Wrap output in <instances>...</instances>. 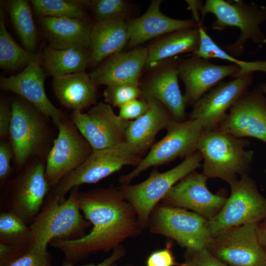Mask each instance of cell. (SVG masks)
<instances>
[{"label":"cell","instance_id":"ab89813d","mask_svg":"<svg viewBox=\"0 0 266 266\" xmlns=\"http://www.w3.org/2000/svg\"><path fill=\"white\" fill-rule=\"evenodd\" d=\"M147 266H174L175 260L169 248L157 251L148 257Z\"/></svg>","mask_w":266,"mask_h":266},{"label":"cell","instance_id":"603a6c76","mask_svg":"<svg viewBox=\"0 0 266 266\" xmlns=\"http://www.w3.org/2000/svg\"><path fill=\"white\" fill-rule=\"evenodd\" d=\"M38 23L48 46L62 49H89L93 26L89 19L70 17H38Z\"/></svg>","mask_w":266,"mask_h":266},{"label":"cell","instance_id":"d6a6232c","mask_svg":"<svg viewBox=\"0 0 266 266\" xmlns=\"http://www.w3.org/2000/svg\"><path fill=\"white\" fill-rule=\"evenodd\" d=\"M30 238V225L15 214L1 211L0 243L23 248L27 250Z\"/></svg>","mask_w":266,"mask_h":266},{"label":"cell","instance_id":"9c48e42d","mask_svg":"<svg viewBox=\"0 0 266 266\" xmlns=\"http://www.w3.org/2000/svg\"><path fill=\"white\" fill-rule=\"evenodd\" d=\"M40 160L25 165L2 197V211L12 213L30 225L40 211L50 192Z\"/></svg>","mask_w":266,"mask_h":266},{"label":"cell","instance_id":"b9f144b4","mask_svg":"<svg viewBox=\"0 0 266 266\" xmlns=\"http://www.w3.org/2000/svg\"><path fill=\"white\" fill-rule=\"evenodd\" d=\"M26 251L23 248L0 243V266H6Z\"/></svg>","mask_w":266,"mask_h":266},{"label":"cell","instance_id":"ba28073f","mask_svg":"<svg viewBox=\"0 0 266 266\" xmlns=\"http://www.w3.org/2000/svg\"><path fill=\"white\" fill-rule=\"evenodd\" d=\"M229 197L219 212L208 219L213 237L231 228L259 223L266 218V198L248 174L230 185Z\"/></svg>","mask_w":266,"mask_h":266},{"label":"cell","instance_id":"4dcf8cb0","mask_svg":"<svg viewBox=\"0 0 266 266\" xmlns=\"http://www.w3.org/2000/svg\"><path fill=\"white\" fill-rule=\"evenodd\" d=\"M37 54L24 49L18 45L8 33L0 11V66L8 70L25 68L34 60Z\"/></svg>","mask_w":266,"mask_h":266},{"label":"cell","instance_id":"f907efd6","mask_svg":"<svg viewBox=\"0 0 266 266\" xmlns=\"http://www.w3.org/2000/svg\"><path fill=\"white\" fill-rule=\"evenodd\" d=\"M112 266H114V265H112Z\"/></svg>","mask_w":266,"mask_h":266},{"label":"cell","instance_id":"836d02e7","mask_svg":"<svg viewBox=\"0 0 266 266\" xmlns=\"http://www.w3.org/2000/svg\"><path fill=\"white\" fill-rule=\"evenodd\" d=\"M141 95L138 85L131 84L107 86L103 92L104 102L119 108Z\"/></svg>","mask_w":266,"mask_h":266},{"label":"cell","instance_id":"277c9868","mask_svg":"<svg viewBox=\"0 0 266 266\" xmlns=\"http://www.w3.org/2000/svg\"><path fill=\"white\" fill-rule=\"evenodd\" d=\"M249 145L247 140L217 129L203 130L197 145L203 162L202 173L230 185L238 175L248 174L254 158L253 151L245 149Z\"/></svg>","mask_w":266,"mask_h":266},{"label":"cell","instance_id":"6da1fadb","mask_svg":"<svg viewBox=\"0 0 266 266\" xmlns=\"http://www.w3.org/2000/svg\"><path fill=\"white\" fill-rule=\"evenodd\" d=\"M79 207L93 227L74 239H53L50 245L63 254L64 264H72L90 254L115 249L133 236L140 226L136 212L120 189L98 188L80 192Z\"/></svg>","mask_w":266,"mask_h":266},{"label":"cell","instance_id":"f35d334b","mask_svg":"<svg viewBox=\"0 0 266 266\" xmlns=\"http://www.w3.org/2000/svg\"><path fill=\"white\" fill-rule=\"evenodd\" d=\"M191 266H230L214 256L206 248L189 252Z\"/></svg>","mask_w":266,"mask_h":266},{"label":"cell","instance_id":"d6986e66","mask_svg":"<svg viewBox=\"0 0 266 266\" xmlns=\"http://www.w3.org/2000/svg\"><path fill=\"white\" fill-rule=\"evenodd\" d=\"M208 178L202 173H191L175 184L163 199L171 206L189 209L207 219L217 215L227 198L208 189Z\"/></svg>","mask_w":266,"mask_h":266},{"label":"cell","instance_id":"4fadbf2b","mask_svg":"<svg viewBox=\"0 0 266 266\" xmlns=\"http://www.w3.org/2000/svg\"><path fill=\"white\" fill-rule=\"evenodd\" d=\"M258 224L229 229L213 237L206 249L230 266H260L266 263V250L259 241Z\"/></svg>","mask_w":266,"mask_h":266},{"label":"cell","instance_id":"c3c4849f","mask_svg":"<svg viewBox=\"0 0 266 266\" xmlns=\"http://www.w3.org/2000/svg\"><path fill=\"white\" fill-rule=\"evenodd\" d=\"M260 266H266V263Z\"/></svg>","mask_w":266,"mask_h":266},{"label":"cell","instance_id":"ffe728a7","mask_svg":"<svg viewBox=\"0 0 266 266\" xmlns=\"http://www.w3.org/2000/svg\"><path fill=\"white\" fill-rule=\"evenodd\" d=\"M147 57V48L121 51L105 58L89 74L97 86L121 84L138 85Z\"/></svg>","mask_w":266,"mask_h":266},{"label":"cell","instance_id":"3957f363","mask_svg":"<svg viewBox=\"0 0 266 266\" xmlns=\"http://www.w3.org/2000/svg\"><path fill=\"white\" fill-rule=\"evenodd\" d=\"M200 13L202 23L207 14L215 16L211 26L213 31H223L230 27L239 30L240 34L235 42L221 46L235 57L243 54L248 40L259 47L266 45V35L260 28L266 22V6L241 0H206Z\"/></svg>","mask_w":266,"mask_h":266},{"label":"cell","instance_id":"7bdbcfd3","mask_svg":"<svg viewBox=\"0 0 266 266\" xmlns=\"http://www.w3.org/2000/svg\"><path fill=\"white\" fill-rule=\"evenodd\" d=\"M124 251L123 249L119 246L114 249L112 253L107 258L98 264H90L83 266H112L123 255ZM63 266H73L72 264H64Z\"/></svg>","mask_w":266,"mask_h":266},{"label":"cell","instance_id":"30bf717a","mask_svg":"<svg viewBox=\"0 0 266 266\" xmlns=\"http://www.w3.org/2000/svg\"><path fill=\"white\" fill-rule=\"evenodd\" d=\"M166 129V135L151 146L149 152L134 169L120 178V183L127 184L152 166L166 164L179 157L185 158L197 151L198 141L203 131L198 120H173Z\"/></svg>","mask_w":266,"mask_h":266},{"label":"cell","instance_id":"7402d4cb","mask_svg":"<svg viewBox=\"0 0 266 266\" xmlns=\"http://www.w3.org/2000/svg\"><path fill=\"white\" fill-rule=\"evenodd\" d=\"M161 2L160 0H152L143 15L128 22L129 48L172 32L198 27L193 19H177L164 15L160 9Z\"/></svg>","mask_w":266,"mask_h":266},{"label":"cell","instance_id":"5b68a950","mask_svg":"<svg viewBox=\"0 0 266 266\" xmlns=\"http://www.w3.org/2000/svg\"><path fill=\"white\" fill-rule=\"evenodd\" d=\"M142 154L126 141L113 147L93 150L86 160L52 187L50 193L62 202L67 193L74 187L97 183L124 166H137L142 159Z\"/></svg>","mask_w":266,"mask_h":266},{"label":"cell","instance_id":"bcb514c9","mask_svg":"<svg viewBox=\"0 0 266 266\" xmlns=\"http://www.w3.org/2000/svg\"><path fill=\"white\" fill-rule=\"evenodd\" d=\"M257 87L266 96V82L259 84Z\"/></svg>","mask_w":266,"mask_h":266},{"label":"cell","instance_id":"e575fe53","mask_svg":"<svg viewBox=\"0 0 266 266\" xmlns=\"http://www.w3.org/2000/svg\"><path fill=\"white\" fill-rule=\"evenodd\" d=\"M88 7L92 10L96 21L114 18H124L128 2L124 0H89Z\"/></svg>","mask_w":266,"mask_h":266},{"label":"cell","instance_id":"5bb4252c","mask_svg":"<svg viewBox=\"0 0 266 266\" xmlns=\"http://www.w3.org/2000/svg\"><path fill=\"white\" fill-rule=\"evenodd\" d=\"M70 119L93 150H100L126 141L130 121L123 119L112 106L103 102L95 105L85 113L73 111Z\"/></svg>","mask_w":266,"mask_h":266},{"label":"cell","instance_id":"d4e9b609","mask_svg":"<svg viewBox=\"0 0 266 266\" xmlns=\"http://www.w3.org/2000/svg\"><path fill=\"white\" fill-rule=\"evenodd\" d=\"M129 40L128 23L124 18L96 21L90 36L91 66L96 67L108 56L122 51Z\"/></svg>","mask_w":266,"mask_h":266},{"label":"cell","instance_id":"9a60e30c","mask_svg":"<svg viewBox=\"0 0 266 266\" xmlns=\"http://www.w3.org/2000/svg\"><path fill=\"white\" fill-rule=\"evenodd\" d=\"M253 74L218 84L194 104L190 119L198 120L204 131L217 129L227 117V110L248 91L253 82Z\"/></svg>","mask_w":266,"mask_h":266},{"label":"cell","instance_id":"f6af8a7d","mask_svg":"<svg viewBox=\"0 0 266 266\" xmlns=\"http://www.w3.org/2000/svg\"><path fill=\"white\" fill-rule=\"evenodd\" d=\"M258 230L260 242L266 250V218L258 224Z\"/></svg>","mask_w":266,"mask_h":266},{"label":"cell","instance_id":"816d5d0a","mask_svg":"<svg viewBox=\"0 0 266 266\" xmlns=\"http://www.w3.org/2000/svg\"></svg>","mask_w":266,"mask_h":266},{"label":"cell","instance_id":"f1b7e54d","mask_svg":"<svg viewBox=\"0 0 266 266\" xmlns=\"http://www.w3.org/2000/svg\"><path fill=\"white\" fill-rule=\"evenodd\" d=\"M198 28L200 34V44L198 50L193 55L208 60H222L237 66L239 70L233 78L257 71L262 72L266 74V60H241L226 52L216 43L207 33L203 24L199 23Z\"/></svg>","mask_w":266,"mask_h":266},{"label":"cell","instance_id":"1f68e13d","mask_svg":"<svg viewBox=\"0 0 266 266\" xmlns=\"http://www.w3.org/2000/svg\"><path fill=\"white\" fill-rule=\"evenodd\" d=\"M89 2L78 0H32L30 3L38 17L88 19L86 7H88Z\"/></svg>","mask_w":266,"mask_h":266},{"label":"cell","instance_id":"d590c367","mask_svg":"<svg viewBox=\"0 0 266 266\" xmlns=\"http://www.w3.org/2000/svg\"><path fill=\"white\" fill-rule=\"evenodd\" d=\"M6 266H51L48 252L27 250Z\"/></svg>","mask_w":266,"mask_h":266},{"label":"cell","instance_id":"f546056e","mask_svg":"<svg viewBox=\"0 0 266 266\" xmlns=\"http://www.w3.org/2000/svg\"><path fill=\"white\" fill-rule=\"evenodd\" d=\"M7 10L13 26L26 50L33 52L37 42V33L31 7L26 0H10Z\"/></svg>","mask_w":266,"mask_h":266},{"label":"cell","instance_id":"484cf974","mask_svg":"<svg viewBox=\"0 0 266 266\" xmlns=\"http://www.w3.org/2000/svg\"><path fill=\"white\" fill-rule=\"evenodd\" d=\"M52 88L61 104L73 111L96 103L97 85L85 71L53 78Z\"/></svg>","mask_w":266,"mask_h":266},{"label":"cell","instance_id":"8992f818","mask_svg":"<svg viewBox=\"0 0 266 266\" xmlns=\"http://www.w3.org/2000/svg\"><path fill=\"white\" fill-rule=\"evenodd\" d=\"M12 117L9 130L17 170L19 171L33 156L42 158L47 152L49 139L45 117L24 99L12 104Z\"/></svg>","mask_w":266,"mask_h":266},{"label":"cell","instance_id":"7c38bea8","mask_svg":"<svg viewBox=\"0 0 266 266\" xmlns=\"http://www.w3.org/2000/svg\"><path fill=\"white\" fill-rule=\"evenodd\" d=\"M59 133L46 155V178L51 186L81 165L93 149L71 119L66 116L57 126Z\"/></svg>","mask_w":266,"mask_h":266},{"label":"cell","instance_id":"7a4b0ae2","mask_svg":"<svg viewBox=\"0 0 266 266\" xmlns=\"http://www.w3.org/2000/svg\"><path fill=\"white\" fill-rule=\"evenodd\" d=\"M79 187L72 189L68 197L62 202L49 192L30 225L27 250L47 253V246L53 239H74L86 234L85 230L91 223L80 213Z\"/></svg>","mask_w":266,"mask_h":266},{"label":"cell","instance_id":"44dd1931","mask_svg":"<svg viewBox=\"0 0 266 266\" xmlns=\"http://www.w3.org/2000/svg\"><path fill=\"white\" fill-rule=\"evenodd\" d=\"M177 63L176 58L168 59L140 89L141 97L158 100L169 110L175 120L183 121L186 118V104L179 86Z\"/></svg>","mask_w":266,"mask_h":266},{"label":"cell","instance_id":"ac0fdd59","mask_svg":"<svg viewBox=\"0 0 266 266\" xmlns=\"http://www.w3.org/2000/svg\"><path fill=\"white\" fill-rule=\"evenodd\" d=\"M178 77L185 88L186 105H193L226 78L233 79L239 71L234 65H217L195 55L178 60Z\"/></svg>","mask_w":266,"mask_h":266},{"label":"cell","instance_id":"8d00e7d4","mask_svg":"<svg viewBox=\"0 0 266 266\" xmlns=\"http://www.w3.org/2000/svg\"><path fill=\"white\" fill-rule=\"evenodd\" d=\"M14 156L13 151L9 142L1 140L0 143V182L3 185L11 175L13 168L11 161Z\"/></svg>","mask_w":266,"mask_h":266},{"label":"cell","instance_id":"60d3db41","mask_svg":"<svg viewBox=\"0 0 266 266\" xmlns=\"http://www.w3.org/2000/svg\"><path fill=\"white\" fill-rule=\"evenodd\" d=\"M12 117L11 105L1 99L0 101V137L5 139L9 135V130Z\"/></svg>","mask_w":266,"mask_h":266},{"label":"cell","instance_id":"7dc6e473","mask_svg":"<svg viewBox=\"0 0 266 266\" xmlns=\"http://www.w3.org/2000/svg\"><path fill=\"white\" fill-rule=\"evenodd\" d=\"M180 266H191V265L190 263L187 261L185 263L182 264Z\"/></svg>","mask_w":266,"mask_h":266},{"label":"cell","instance_id":"2e32d148","mask_svg":"<svg viewBox=\"0 0 266 266\" xmlns=\"http://www.w3.org/2000/svg\"><path fill=\"white\" fill-rule=\"evenodd\" d=\"M216 129L238 138L252 137L266 144V96L257 87L244 93Z\"/></svg>","mask_w":266,"mask_h":266},{"label":"cell","instance_id":"4316f807","mask_svg":"<svg viewBox=\"0 0 266 266\" xmlns=\"http://www.w3.org/2000/svg\"><path fill=\"white\" fill-rule=\"evenodd\" d=\"M200 44L199 28L170 33L152 43L147 48L145 66L156 67L165 60L186 53L194 54Z\"/></svg>","mask_w":266,"mask_h":266},{"label":"cell","instance_id":"83f0119b","mask_svg":"<svg viewBox=\"0 0 266 266\" xmlns=\"http://www.w3.org/2000/svg\"><path fill=\"white\" fill-rule=\"evenodd\" d=\"M41 66L53 78L85 71L91 66L89 49H54L48 45L42 52Z\"/></svg>","mask_w":266,"mask_h":266},{"label":"cell","instance_id":"681fc988","mask_svg":"<svg viewBox=\"0 0 266 266\" xmlns=\"http://www.w3.org/2000/svg\"><path fill=\"white\" fill-rule=\"evenodd\" d=\"M265 173L266 174V168L265 170Z\"/></svg>","mask_w":266,"mask_h":266},{"label":"cell","instance_id":"ee69618b","mask_svg":"<svg viewBox=\"0 0 266 266\" xmlns=\"http://www.w3.org/2000/svg\"><path fill=\"white\" fill-rule=\"evenodd\" d=\"M188 4V8L192 11L193 19L198 23L200 22V15L199 14L200 8L203 4L201 1L200 0H186Z\"/></svg>","mask_w":266,"mask_h":266},{"label":"cell","instance_id":"74e56055","mask_svg":"<svg viewBox=\"0 0 266 266\" xmlns=\"http://www.w3.org/2000/svg\"><path fill=\"white\" fill-rule=\"evenodd\" d=\"M148 107V103L145 99H136L120 107L118 115L126 120H135L143 115L147 111Z\"/></svg>","mask_w":266,"mask_h":266},{"label":"cell","instance_id":"e0dca14e","mask_svg":"<svg viewBox=\"0 0 266 266\" xmlns=\"http://www.w3.org/2000/svg\"><path fill=\"white\" fill-rule=\"evenodd\" d=\"M42 52L40 49L36 58L19 73L1 77L0 87L21 97L57 126L66 116L46 95L44 82L47 73L41 66Z\"/></svg>","mask_w":266,"mask_h":266},{"label":"cell","instance_id":"52a82bcc","mask_svg":"<svg viewBox=\"0 0 266 266\" xmlns=\"http://www.w3.org/2000/svg\"><path fill=\"white\" fill-rule=\"evenodd\" d=\"M202 161L197 151L168 170H155L144 181L135 185L126 184L120 189L124 198L134 209L140 226L147 224L156 204L175 184L200 167Z\"/></svg>","mask_w":266,"mask_h":266},{"label":"cell","instance_id":"cb8c5ba5","mask_svg":"<svg viewBox=\"0 0 266 266\" xmlns=\"http://www.w3.org/2000/svg\"><path fill=\"white\" fill-rule=\"evenodd\" d=\"M142 97L148 103V109L140 117L130 121L126 132V141L142 153L151 146L158 133L166 129L174 120L160 101L152 98Z\"/></svg>","mask_w":266,"mask_h":266},{"label":"cell","instance_id":"8fae6325","mask_svg":"<svg viewBox=\"0 0 266 266\" xmlns=\"http://www.w3.org/2000/svg\"><path fill=\"white\" fill-rule=\"evenodd\" d=\"M151 225L153 232L173 239L189 252L206 248L212 238L207 219L179 207L158 208Z\"/></svg>","mask_w":266,"mask_h":266}]
</instances>
